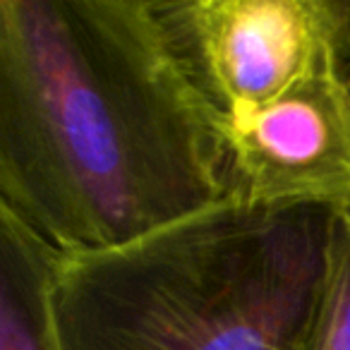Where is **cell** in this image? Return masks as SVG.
Masks as SVG:
<instances>
[{
    "mask_svg": "<svg viewBox=\"0 0 350 350\" xmlns=\"http://www.w3.org/2000/svg\"><path fill=\"white\" fill-rule=\"evenodd\" d=\"M214 120L228 154V200L329 209L350 202V60Z\"/></svg>",
    "mask_w": 350,
    "mask_h": 350,
    "instance_id": "277c9868",
    "label": "cell"
},
{
    "mask_svg": "<svg viewBox=\"0 0 350 350\" xmlns=\"http://www.w3.org/2000/svg\"><path fill=\"white\" fill-rule=\"evenodd\" d=\"M178 68L214 116L350 60V0H154Z\"/></svg>",
    "mask_w": 350,
    "mask_h": 350,
    "instance_id": "3957f363",
    "label": "cell"
},
{
    "mask_svg": "<svg viewBox=\"0 0 350 350\" xmlns=\"http://www.w3.org/2000/svg\"><path fill=\"white\" fill-rule=\"evenodd\" d=\"M224 200V137L154 0H0V209L84 254Z\"/></svg>",
    "mask_w": 350,
    "mask_h": 350,
    "instance_id": "6da1fadb",
    "label": "cell"
},
{
    "mask_svg": "<svg viewBox=\"0 0 350 350\" xmlns=\"http://www.w3.org/2000/svg\"><path fill=\"white\" fill-rule=\"evenodd\" d=\"M331 219L224 200L118 247L58 254L60 350H305Z\"/></svg>",
    "mask_w": 350,
    "mask_h": 350,
    "instance_id": "7a4b0ae2",
    "label": "cell"
},
{
    "mask_svg": "<svg viewBox=\"0 0 350 350\" xmlns=\"http://www.w3.org/2000/svg\"><path fill=\"white\" fill-rule=\"evenodd\" d=\"M331 214L329 271L305 350H350V202Z\"/></svg>",
    "mask_w": 350,
    "mask_h": 350,
    "instance_id": "8992f818",
    "label": "cell"
},
{
    "mask_svg": "<svg viewBox=\"0 0 350 350\" xmlns=\"http://www.w3.org/2000/svg\"><path fill=\"white\" fill-rule=\"evenodd\" d=\"M58 252L0 209V350H60L53 319Z\"/></svg>",
    "mask_w": 350,
    "mask_h": 350,
    "instance_id": "5b68a950",
    "label": "cell"
}]
</instances>
